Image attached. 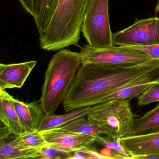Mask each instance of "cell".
Masks as SVG:
<instances>
[{"instance_id": "cell-1", "label": "cell", "mask_w": 159, "mask_h": 159, "mask_svg": "<svg viewBox=\"0 0 159 159\" xmlns=\"http://www.w3.org/2000/svg\"><path fill=\"white\" fill-rule=\"evenodd\" d=\"M159 69V60L137 65L81 64L70 91L63 101L66 112L99 104L105 97L146 74Z\"/></svg>"}, {"instance_id": "cell-2", "label": "cell", "mask_w": 159, "mask_h": 159, "mask_svg": "<svg viewBox=\"0 0 159 159\" xmlns=\"http://www.w3.org/2000/svg\"><path fill=\"white\" fill-rule=\"evenodd\" d=\"M90 0H59L45 29L39 34L40 47L57 51L78 46L84 18Z\"/></svg>"}, {"instance_id": "cell-3", "label": "cell", "mask_w": 159, "mask_h": 159, "mask_svg": "<svg viewBox=\"0 0 159 159\" xmlns=\"http://www.w3.org/2000/svg\"><path fill=\"white\" fill-rule=\"evenodd\" d=\"M81 65L80 53L68 49H61L53 56L45 72L39 101L45 115L55 114L66 99Z\"/></svg>"}, {"instance_id": "cell-4", "label": "cell", "mask_w": 159, "mask_h": 159, "mask_svg": "<svg viewBox=\"0 0 159 159\" xmlns=\"http://www.w3.org/2000/svg\"><path fill=\"white\" fill-rule=\"evenodd\" d=\"M134 117L129 99L117 98L92 106L86 118L102 134L120 139L129 135Z\"/></svg>"}, {"instance_id": "cell-5", "label": "cell", "mask_w": 159, "mask_h": 159, "mask_svg": "<svg viewBox=\"0 0 159 159\" xmlns=\"http://www.w3.org/2000/svg\"><path fill=\"white\" fill-rule=\"evenodd\" d=\"M87 44L97 48L114 46L111 29L109 0H90L82 26Z\"/></svg>"}, {"instance_id": "cell-6", "label": "cell", "mask_w": 159, "mask_h": 159, "mask_svg": "<svg viewBox=\"0 0 159 159\" xmlns=\"http://www.w3.org/2000/svg\"><path fill=\"white\" fill-rule=\"evenodd\" d=\"M80 53L81 64L137 65L152 59L144 52L129 46L114 45L107 48H97L86 44L81 48Z\"/></svg>"}, {"instance_id": "cell-7", "label": "cell", "mask_w": 159, "mask_h": 159, "mask_svg": "<svg viewBox=\"0 0 159 159\" xmlns=\"http://www.w3.org/2000/svg\"><path fill=\"white\" fill-rule=\"evenodd\" d=\"M116 46H150L159 44V17L136 20L130 26L113 33Z\"/></svg>"}, {"instance_id": "cell-8", "label": "cell", "mask_w": 159, "mask_h": 159, "mask_svg": "<svg viewBox=\"0 0 159 159\" xmlns=\"http://www.w3.org/2000/svg\"><path fill=\"white\" fill-rule=\"evenodd\" d=\"M41 132L50 146L67 152L88 147L94 143L96 139L91 136L71 132L61 127Z\"/></svg>"}, {"instance_id": "cell-9", "label": "cell", "mask_w": 159, "mask_h": 159, "mask_svg": "<svg viewBox=\"0 0 159 159\" xmlns=\"http://www.w3.org/2000/svg\"><path fill=\"white\" fill-rule=\"evenodd\" d=\"M37 62L0 64V90L22 88Z\"/></svg>"}, {"instance_id": "cell-10", "label": "cell", "mask_w": 159, "mask_h": 159, "mask_svg": "<svg viewBox=\"0 0 159 159\" xmlns=\"http://www.w3.org/2000/svg\"><path fill=\"white\" fill-rule=\"evenodd\" d=\"M120 141L133 155V159L159 154V131L140 135L127 136L120 139Z\"/></svg>"}, {"instance_id": "cell-11", "label": "cell", "mask_w": 159, "mask_h": 159, "mask_svg": "<svg viewBox=\"0 0 159 159\" xmlns=\"http://www.w3.org/2000/svg\"><path fill=\"white\" fill-rule=\"evenodd\" d=\"M41 155V150L27 146L19 135L12 133L0 139V159H39Z\"/></svg>"}, {"instance_id": "cell-12", "label": "cell", "mask_w": 159, "mask_h": 159, "mask_svg": "<svg viewBox=\"0 0 159 159\" xmlns=\"http://www.w3.org/2000/svg\"><path fill=\"white\" fill-rule=\"evenodd\" d=\"M11 99L17 112L24 132H32L38 130L45 116L40 104L33 101L26 103L14 98Z\"/></svg>"}, {"instance_id": "cell-13", "label": "cell", "mask_w": 159, "mask_h": 159, "mask_svg": "<svg viewBox=\"0 0 159 159\" xmlns=\"http://www.w3.org/2000/svg\"><path fill=\"white\" fill-rule=\"evenodd\" d=\"M0 120L15 134L19 135L24 132L11 95L5 90H0Z\"/></svg>"}, {"instance_id": "cell-14", "label": "cell", "mask_w": 159, "mask_h": 159, "mask_svg": "<svg viewBox=\"0 0 159 159\" xmlns=\"http://www.w3.org/2000/svg\"><path fill=\"white\" fill-rule=\"evenodd\" d=\"M91 108V107H84L73 110L62 115H45L38 130L41 132L61 127L77 118L86 117Z\"/></svg>"}, {"instance_id": "cell-15", "label": "cell", "mask_w": 159, "mask_h": 159, "mask_svg": "<svg viewBox=\"0 0 159 159\" xmlns=\"http://www.w3.org/2000/svg\"><path fill=\"white\" fill-rule=\"evenodd\" d=\"M159 131V103L140 118L135 119L128 136L140 135Z\"/></svg>"}, {"instance_id": "cell-16", "label": "cell", "mask_w": 159, "mask_h": 159, "mask_svg": "<svg viewBox=\"0 0 159 159\" xmlns=\"http://www.w3.org/2000/svg\"><path fill=\"white\" fill-rule=\"evenodd\" d=\"M59 0H33V16L39 33H42L48 25Z\"/></svg>"}, {"instance_id": "cell-17", "label": "cell", "mask_w": 159, "mask_h": 159, "mask_svg": "<svg viewBox=\"0 0 159 159\" xmlns=\"http://www.w3.org/2000/svg\"><path fill=\"white\" fill-rule=\"evenodd\" d=\"M62 128L78 134L96 138L102 134L98 128L85 117H80L61 126Z\"/></svg>"}, {"instance_id": "cell-18", "label": "cell", "mask_w": 159, "mask_h": 159, "mask_svg": "<svg viewBox=\"0 0 159 159\" xmlns=\"http://www.w3.org/2000/svg\"><path fill=\"white\" fill-rule=\"evenodd\" d=\"M94 143L109 149L112 152L113 159H133V155L125 149L120 139L100 136L95 139Z\"/></svg>"}, {"instance_id": "cell-19", "label": "cell", "mask_w": 159, "mask_h": 159, "mask_svg": "<svg viewBox=\"0 0 159 159\" xmlns=\"http://www.w3.org/2000/svg\"><path fill=\"white\" fill-rule=\"evenodd\" d=\"M19 136L27 146L34 148L42 150L50 146L41 132L38 130L32 132H23Z\"/></svg>"}, {"instance_id": "cell-20", "label": "cell", "mask_w": 159, "mask_h": 159, "mask_svg": "<svg viewBox=\"0 0 159 159\" xmlns=\"http://www.w3.org/2000/svg\"><path fill=\"white\" fill-rule=\"evenodd\" d=\"M137 98L138 106L139 107L159 102V83H153Z\"/></svg>"}, {"instance_id": "cell-21", "label": "cell", "mask_w": 159, "mask_h": 159, "mask_svg": "<svg viewBox=\"0 0 159 159\" xmlns=\"http://www.w3.org/2000/svg\"><path fill=\"white\" fill-rule=\"evenodd\" d=\"M70 159H108L107 157L100 154L94 147H88L74 151L71 152Z\"/></svg>"}, {"instance_id": "cell-22", "label": "cell", "mask_w": 159, "mask_h": 159, "mask_svg": "<svg viewBox=\"0 0 159 159\" xmlns=\"http://www.w3.org/2000/svg\"><path fill=\"white\" fill-rule=\"evenodd\" d=\"M42 155L39 159H70L71 152L64 151L48 146L41 150Z\"/></svg>"}, {"instance_id": "cell-23", "label": "cell", "mask_w": 159, "mask_h": 159, "mask_svg": "<svg viewBox=\"0 0 159 159\" xmlns=\"http://www.w3.org/2000/svg\"><path fill=\"white\" fill-rule=\"evenodd\" d=\"M132 47L136 48L144 52L151 58L159 60V44L150 46H134Z\"/></svg>"}, {"instance_id": "cell-24", "label": "cell", "mask_w": 159, "mask_h": 159, "mask_svg": "<svg viewBox=\"0 0 159 159\" xmlns=\"http://www.w3.org/2000/svg\"><path fill=\"white\" fill-rule=\"evenodd\" d=\"M19 1L24 10L33 17L34 15L33 0H19Z\"/></svg>"}, {"instance_id": "cell-25", "label": "cell", "mask_w": 159, "mask_h": 159, "mask_svg": "<svg viewBox=\"0 0 159 159\" xmlns=\"http://www.w3.org/2000/svg\"><path fill=\"white\" fill-rule=\"evenodd\" d=\"M155 12L156 13H159V0H158L155 8Z\"/></svg>"}]
</instances>
